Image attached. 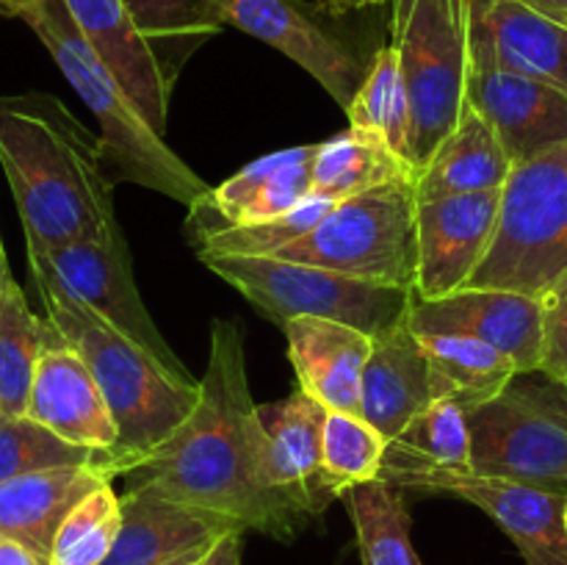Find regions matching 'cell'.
Instances as JSON below:
<instances>
[{"mask_svg":"<svg viewBox=\"0 0 567 565\" xmlns=\"http://www.w3.org/2000/svg\"><path fill=\"white\" fill-rule=\"evenodd\" d=\"M468 14L502 70L567 92V25L520 0H468Z\"/></svg>","mask_w":567,"mask_h":565,"instance_id":"cell-22","label":"cell"},{"mask_svg":"<svg viewBox=\"0 0 567 565\" xmlns=\"http://www.w3.org/2000/svg\"><path fill=\"white\" fill-rule=\"evenodd\" d=\"M443 471H471L468 415L454 399H432L388 441L380 476L402 491H413L415 482Z\"/></svg>","mask_w":567,"mask_h":565,"instance_id":"cell-25","label":"cell"},{"mask_svg":"<svg viewBox=\"0 0 567 565\" xmlns=\"http://www.w3.org/2000/svg\"><path fill=\"white\" fill-rule=\"evenodd\" d=\"M14 282V277H11V269H9V260H6V249H3V242H0V294L6 291V288Z\"/></svg>","mask_w":567,"mask_h":565,"instance_id":"cell-42","label":"cell"},{"mask_svg":"<svg viewBox=\"0 0 567 565\" xmlns=\"http://www.w3.org/2000/svg\"><path fill=\"white\" fill-rule=\"evenodd\" d=\"M567 271V144L513 166L502 188L496 233L465 288L540 297Z\"/></svg>","mask_w":567,"mask_h":565,"instance_id":"cell-5","label":"cell"},{"mask_svg":"<svg viewBox=\"0 0 567 565\" xmlns=\"http://www.w3.org/2000/svg\"><path fill=\"white\" fill-rule=\"evenodd\" d=\"M565 526H567V499H565Z\"/></svg>","mask_w":567,"mask_h":565,"instance_id":"cell-44","label":"cell"},{"mask_svg":"<svg viewBox=\"0 0 567 565\" xmlns=\"http://www.w3.org/2000/svg\"><path fill=\"white\" fill-rule=\"evenodd\" d=\"M66 465H100L114 474V454L75 446L33 421L31 415H0V485L33 471L66 469Z\"/></svg>","mask_w":567,"mask_h":565,"instance_id":"cell-33","label":"cell"},{"mask_svg":"<svg viewBox=\"0 0 567 565\" xmlns=\"http://www.w3.org/2000/svg\"><path fill=\"white\" fill-rule=\"evenodd\" d=\"M100 125L105 164L114 181H131L192 208L208 186L150 125L131 94L100 61L64 0H42L22 17Z\"/></svg>","mask_w":567,"mask_h":565,"instance_id":"cell-4","label":"cell"},{"mask_svg":"<svg viewBox=\"0 0 567 565\" xmlns=\"http://www.w3.org/2000/svg\"><path fill=\"white\" fill-rule=\"evenodd\" d=\"M343 502L358 532L363 565H421L419 552L410 541L413 518L402 487L380 476L349 487Z\"/></svg>","mask_w":567,"mask_h":565,"instance_id":"cell-28","label":"cell"},{"mask_svg":"<svg viewBox=\"0 0 567 565\" xmlns=\"http://www.w3.org/2000/svg\"><path fill=\"white\" fill-rule=\"evenodd\" d=\"M177 565H183V563H177Z\"/></svg>","mask_w":567,"mask_h":565,"instance_id":"cell-45","label":"cell"},{"mask_svg":"<svg viewBox=\"0 0 567 565\" xmlns=\"http://www.w3.org/2000/svg\"><path fill=\"white\" fill-rule=\"evenodd\" d=\"M520 3H526L529 9L540 11V14L551 17V20L567 25V0H520Z\"/></svg>","mask_w":567,"mask_h":565,"instance_id":"cell-40","label":"cell"},{"mask_svg":"<svg viewBox=\"0 0 567 565\" xmlns=\"http://www.w3.org/2000/svg\"><path fill=\"white\" fill-rule=\"evenodd\" d=\"M227 532H244L208 510L186 507L153 493L122 496V526L103 565H177L197 559Z\"/></svg>","mask_w":567,"mask_h":565,"instance_id":"cell-17","label":"cell"},{"mask_svg":"<svg viewBox=\"0 0 567 565\" xmlns=\"http://www.w3.org/2000/svg\"><path fill=\"white\" fill-rule=\"evenodd\" d=\"M388 438L354 413L330 410L321 438L319 491L330 502L360 482L380 480Z\"/></svg>","mask_w":567,"mask_h":565,"instance_id":"cell-31","label":"cell"},{"mask_svg":"<svg viewBox=\"0 0 567 565\" xmlns=\"http://www.w3.org/2000/svg\"><path fill=\"white\" fill-rule=\"evenodd\" d=\"M28 271L50 327L86 360L114 413L120 430L116 476L127 474L188 419L199 399V380L175 374L142 343L72 297L42 269L28 266Z\"/></svg>","mask_w":567,"mask_h":565,"instance_id":"cell-3","label":"cell"},{"mask_svg":"<svg viewBox=\"0 0 567 565\" xmlns=\"http://www.w3.org/2000/svg\"><path fill=\"white\" fill-rule=\"evenodd\" d=\"M347 116L352 127L380 133L388 147L410 164V97L393 44L377 50L369 61V72L347 109Z\"/></svg>","mask_w":567,"mask_h":565,"instance_id":"cell-32","label":"cell"},{"mask_svg":"<svg viewBox=\"0 0 567 565\" xmlns=\"http://www.w3.org/2000/svg\"><path fill=\"white\" fill-rule=\"evenodd\" d=\"M543 360L540 371L567 388V271L540 294Z\"/></svg>","mask_w":567,"mask_h":565,"instance_id":"cell-36","label":"cell"},{"mask_svg":"<svg viewBox=\"0 0 567 565\" xmlns=\"http://www.w3.org/2000/svg\"><path fill=\"white\" fill-rule=\"evenodd\" d=\"M498 205H502V188L419 199L415 205V244H419L415 297L441 299L468 286L491 249Z\"/></svg>","mask_w":567,"mask_h":565,"instance_id":"cell-13","label":"cell"},{"mask_svg":"<svg viewBox=\"0 0 567 565\" xmlns=\"http://www.w3.org/2000/svg\"><path fill=\"white\" fill-rule=\"evenodd\" d=\"M37 3H42V0H0V17H17V20H22Z\"/></svg>","mask_w":567,"mask_h":565,"instance_id":"cell-41","label":"cell"},{"mask_svg":"<svg viewBox=\"0 0 567 565\" xmlns=\"http://www.w3.org/2000/svg\"><path fill=\"white\" fill-rule=\"evenodd\" d=\"M111 75L142 109L155 133H166L172 78L153 44L142 37L122 0H64Z\"/></svg>","mask_w":567,"mask_h":565,"instance_id":"cell-18","label":"cell"},{"mask_svg":"<svg viewBox=\"0 0 567 565\" xmlns=\"http://www.w3.org/2000/svg\"><path fill=\"white\" fill-rule=\"evenodd\" d=\"M264 441V421L244 366V336L233 321L216 319L197 404L166 441L127 471V487L288 541L308 515L266 485Z\"/></svg>","mask_w":567,"mask_h":565,"instance_id":"cell-1","label":"cell"},{"mask_svg":"<svg viewBox=\"0 0 567 565\" xmlns=\"http://www.w3.org/2000/svg\"><path fill=\"white\" fill-rule=\"evenodd\" d=\"M133 22L175 81L177 66L227 25L216 0H122Z\"/></svg>","mask_w":567,"mask_h":565,"instance_id":"cell-30","label":"cell"},{"mask_svg":"<svg viewBox=\"0 0 567 565\" xmlns=\"http://www.w3.org/2000/svg\"><path fill=\"white\" fill-rule=\"evenodd\" d=\"M28 266L53 277L72 297L86 302L103 319L120 327L125 336L142 343L175 374L192 377L175 349H169V343L164 341L150 310L144 308V299L133 280L131 247L122 233L103 238V242H78L44 249V253L28 249Z\"/></svg>","mask_w":567,"mask_h":565,"instance_id":"cell-10","label":"cell"},{"mask_svg":"<svg viewBox=\"0 0 567 565\" xmlns=\"http://www.w3.org/2000/svg\"><path fill=\"white\" fill-rule=\"evenodd\" d=\"M53 327L28 305L25 294L11 282L0 294V413L25 415L39 358L48 347Z\"/></svg>","mask_w":567,"mask_h":565,"instance_id":"cell-29","label":"cell"},{"mask_svg":"<svg viewBox=\"0 0 567 565\" xmlns=\"http://www.w3.org/2000/svg\"><path fill=\"white\" fill-rule=\"evenodd\" d=\"M415 205V177L371 188L332 205L330 214L313 230L271 258L413 291L419 269Z\"/></svg>","mask_w":567,"mask_h":565,"instance_id":"cell-6","label":"cell"},{"mask_svg":"<svg viewBox=\"0 0 567 565\" xmlns=\"http://www.w3.org/2000/svg\"><path fill=\"white\" fill-rule=\"evenodd\" d=\"M471 66L465 103L491 120L513 164L567 144V92L554 83L502 70L482 33L471 25Z\"/></svg>","mask_w":567,"mask_h":565,"instance_id":"cell-12","label":"cell"},{"mask_svg":"<svg viewBox=\"0 0 567 565\" xmlns=\"http://www.w3.org/2000/svg\"><path fill=\"white\" fill-rule=\"evenodd\" d=\"M114 476L100 465H66V469L33 471L0 485V535L25 543L50 565V552L59 526L70 510L94 487Z\"/></svg>","mask_w":567,"mask_h":565,"instance_id":"cell-23","label":"cell"},{"mask_svg":"<svg viewBox=\"0 0 567 565\" xmlns=\"http://www.w3.org/2000/svg\"><path fill=\"white\" fill-rule=\"evenodd\" d=\"M430 360L408 314L377 332L360 382V419L391 441L432 402Z\"/></svg>","mask_w":567,"mask_h":565,"instance_id":"cell-20","label":"cell"},{"mask_svg":"<svg viewBox=\"0 0 567 565\" xmlns=\"http://www.w3.org/2000/svg\"><path fill=\"white\" fill-rule=\"evenodd\" d=\"M408 321L419 336L480 338L509 355L520 374L540 371V297L498 288H460L441 299H419L410 294Z\"/></svg>","mask_w":567,"mask_h":565,"instance_id":"cell-14","label":"cell"},{"mask_svg":"<svg viewBox=\"0 0 567 565\" xmlns=\"http://www.w3.org/2000/svg\"><path fill=\"white\" fill-rule=\"evenodd\" d=\"M513 166V158L491 120L465 103L454 131L415 172V197L435 199L449 194L498 192L507 183Z\"/></svg>","mask_w":567,"mask_h":565,"instance_id":"cell-24","label":"cell"},{"mask_svg":"<svg viewBox=\"0 0 567 565\" xmlns=\"http://www.w3.org/2000/svg\"><path fill=\"white\" fill-rule=\"evenodd\" d=\"M0 565H48L39 554H33L25 543L9 535H0Z\"/></svg>","mask_w":567,"mask_h":565,"instance_id":"cell-38","label":"cell"},{"mask_svg":"<svg viewBox=\"0 0 567 565\" xmlns=\"http://www.w3.org/2000/svg\"><path fill=\"white\" fill-rule=\"evenodd\" d=\"M183 565H203V557H197V559H188V563H183Z\"/></svg>","mask_w":567,"mask_h":565,"instance_id":"cell-43","label":"cell"},{"mask_svg":"<svg viewBox=\"0 0 567 565\" xmlns=\"http://www.w3.org/2000/svg\"><path fill=\"white\" fill-rule=\"evenodd\" d=\"M120 526L122 496H116L111 482H105L70 510L53 541L50 565H103L114 548Z\"/></svg>","mask_w":567,"mask_h":565,"instance_id":"cell-34","label":"cell"},{"mask_svg":"<svg viewBox=\"0 0 567 565\" xmlns=\"http://www.w3.org/2000/svg\"><path fill=\"white\" fill-rule=\"evenodd\" d=\"M471 471L567 493V388L543 371L518 374L468 410Z\"/></svg>","mask_w":567,"mask_h":565,"instance_id":"cell-8","label":"cell"},{"mask_svg":"<svg viewBox=\"0 0 567 565\" xmlns=\"http://www.w3.org/2000/svg\"><path fill=\"white\" fill-rule=\"evenodd\" d=\"M391 33L410 97V164L419 172L465 105L468 0H393Z\"/></svg>","mask_w":567,"mask_h":565,"instance_id":"cell-7","label":"cell"},{"mask_svg":"<svg viewBox=\"0 0 567 565\" xmlns=\"http://www.w3.org/2000/svg\"><path fill=\"white\" fill-rule=\"evenodd\" d=\"M199 260L280 327L299 316H316L377 336L408 314L413 294L293 260L249 255H199Z\"/></svg>","mask_w":567,"mask_h":565,"instance_id":"cell-9","label":"cell"},{"mask_svg":"<svg viewBox=\"0 0 567 565\" xmlns=\"http://www.w3.org/2000/svg\"><path fill=\"white\" fill-rule=\"evenodd\" d=\"M0 166L33 253L122 233L103 142L53 94H0Z\"/></svg>","mask_w":567,"mask_h":565,"instance_id":"cell-2","label":"cell"},{"mask_svg":"<svg viewBox=\"0 0 567 565\" xmlns=\"http://www.w3.org/2000/svg\"><path fill=\"white\" fill-rule=\"evenodd\" d=\"M241 535L244 532H227V535H221L203 554V565H241Z\"/></svg>","mask_w":567,"mask_h":565,"instance_id":"cell-37","label":"cell"},{"mask_svg":"<svg viewBox=\"0 0 567 565\" xmlns=\"http://www.w3.org/2000/svg\"><path fill=\"white\" fill-rule=\"evenodd\" d=\"M0 415H3V413H0Z\"/></svg>","mask_w":567,"mask_h":565,"instance_id":"cell-46","label":"cell"},{"mask_svg":"<svg viewBox=\"0 0 567 565\" xmlns=\"http://www.w3.org/2000/svg\"><path fill=\"white\" fill-rule=\"evenodd\" d=\"M377 3H385V0H319L321 9L332 17H343L349 11H358L365 9V6H377Z\"/></svg>","mask_w":567,"mask_h":565,"instance_id":"cell-39","label":"cell"},{"mask_svg":"<svg viewBox=\"0 0 567 565\" xmlns=\"http://www.w3.org/2000/svg\"><path fill=\"white\" fill-rule=\"evenodd\" d=\"M336 203L321 197H308L297 208L282 216L255 222V225L227 227L194 242L197 255H249V258H271L291 242L313 230Z\"/></svg>","mask_w":567,"mask_h":565,"instance_id":"cell-35","label":"cell"},{"mask_svg":"<svg viewBox=\"0 0 567 565\" xmlns=\"http://www.w3.org/2000/svg\"><path fill=\"white\" fill-rule=\"evenodd\" d=\"M330 410L299 388L291 397L258 404L264 421V480L280 496L291 499L305 515L324 510L319 491L321 438Z\"/></svg>","mask_w":567,"mask_h":565,"instance_id":"cell-19","label":"cell"},{"mask_svg":"<svg viewBox=\"0 0 567 565\" xmlns=\"http://www.w3.org/2000/svg\"><path fill=\"white\" fill-rule=\"evenodd\" d=\"M299 388L327 410H360V382L374 336L343 321L299 316L282 327Z\"/></svg>","mask_w":567,"mask_h":565,"instance_id":"cell-21","label":"cell"},{"mask_svg":"<svg viewBox=\"0 0 567 565\" xmlns=\"http://www.w3.org/2000/svg\"><path fill=\"white\" fill-rule=\"evenodd\" d=\"M402 177H415L413 166L393 153L380 133L349 125L338 136L316 144L310 197L341 203Z\"/></svg>","mask_w":567,"mask_h":565,"instance_id":"cell-26","label":"cell"},{"mask_svg":"<svg viewBox=\"0 0 567 565\" xmlns=\"http://www.w3.org/2000/svg\"><path fill=\"white\" fill-rule=\"evenodd\" d=\"M421 493H449L485 510L524 554L526 565H567V493L520 482L480 476L474 471H443L413 485Z\"/></svg>","mask_w":567,"mask_h":565,"instance_id":"cell-15","label":"cell"},{"mask_svg":"<svg viewBox=\"0 0 567 565\" xmlns=\"http://www.w3.org/2000/svg\"><path fill=\"white\" fill-rule=\"evenodd\" d=\"M227 25L241 28L249 37L260 39L269 48L302 66L321 83L327 94L343 111L352 105L369 64L360 59L349 39L332 31L330 20L319 3L302 0H216Z\"/></svg>","mask_w":567,"mask_h":565,"instance_id":"cell-11","label":"cell"},{"mask_svg":"<svg viewBox=\"0 0 567 565\" xmlns=\"http://www.w3.org/2000/svg\"><path fill=\"white\" fill-rule=\"evenodd\" d=\"M419 336V332H415ZM430 360V386L435 399H454L468 410L491 402L520 374L502 349L471 336H419Z\"/></svg>","mask_w":567,"mask_h":565,"instance_id":"cell-27","label":"cell"},{"mask_svg":"<svg viewBox=\"0 0 567 565\" xmlns=\"http://www.w3.org/2000/svg\"><path fill=\"white\" fill-rule=\"evenodd\" d=\"M25 415L75 446L97 449L120 460L116 458L120 430H116L114 413L89 371L86 360L70 343L61 341L55 330L39 358Z\"/></svg>","mask_w":567,"mask_h":565,"instance_id":"cell-16","label":"cell"}]
</instances>
